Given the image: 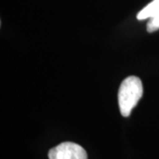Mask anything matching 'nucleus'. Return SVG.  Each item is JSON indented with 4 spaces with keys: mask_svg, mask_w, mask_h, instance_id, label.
Returning <instances> with one entry per match:
<instances>
[{
    "mask_svg": "<svg viewBox=\"0 0 159 159\" xmlns=\"http://www.w3.org/2000/svg\"><path fill=\"white\" fill-rule=\"evenodd\" d=\"M143 94L142 80L136 76L125 78L120 84L118 94L120 113L123 117H128L133 109L141 99Z\"/></svg>",
    "mask_w": 159,
    "mask_h": 159,
    "instance_id": "1",
    "label": "nucleus"
},
{
    "mask_svg": "<svg viewBox=\"0 0 159 159\" xmlns=\"http://www.w3.org/2000/svg\"><path fill=\"white\" fill-rule=\"evenodd\" d=\"M49 159H88L84 148L74 142H66L52 148L48 153Z\"/></svg>",
    "mask_w": 159,
    "mask_h": 159,
    "instance_id": "2",
    "label": "nucleus"
},
{
    "mask_svg": "<svg viewBox=\"0 0 159 159\" xmlns=\"http://www.w3.org/2000/svg\"><path fill=\"white\" fill-rule=\"evenodd\" d=\"M159 12V0H153L148 6H145L142 11L138 12L137 19L143 20L146 19H150L154 17L157 13Z\"/></svg>",
    "mask_w": 159,
    "mask_h": 159,
    "instance_id": "3",
    "label": "nucleus"
},
{
    "mask_svg": "<svg viewBox=\"0 0 159 159\" xmlns=\"http://www.w3.org/2000/svg\"><path fill=\"white\" fill-rule=\"evenodd\" d=\"M159 29V12L157 13L154 17L150 18L147 24V30L149 33L155 32Z\"/></svg>",
    "mask_w": 159,
    "mask_h": 159,
    "instance_id": "4",
    "label": "nucleus"
}]
</instances>
